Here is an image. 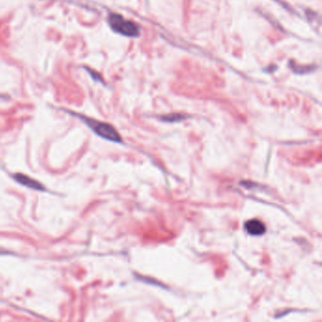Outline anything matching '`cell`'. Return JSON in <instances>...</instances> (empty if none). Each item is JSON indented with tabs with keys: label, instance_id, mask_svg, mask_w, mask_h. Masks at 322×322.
Listing matches in <instances>:
<instances>
[{
	"label": "cell",
	"instance_id": "277c9868",
	"mask_svg": "<svg viewBox=\"0 0 322 322\" xmlns=\"http://www.w3.org/2000/svg\"><path fill=\"white\" fill-rule=\"evenodd\" d=\"M245 230L246 232L251 234V235H262L266 232V226L265 224L260 221L259 219L253 218V219H250L245 223Z\"/></svg>",
	"mask_w": 322,
	"mask_h": 322
},
{
	"label": "cell",
	"instance_id": "3957f363",
	"mask_svg": "<svg viewBox=\"0 0 322 322\" xmlns=\"http://www.w3.org/2000/svg\"><path fill=\"white\" fill-rule=\"evenodd\" d=\"M13 178L19 184H21L25 187H28L30 189H32V190H35V191H40V192L47 191V188L45 187V185L42 182H40L39 180L33 179V178H31L30 176H28L26 174L16 173V174L13 175Z\"/></svg>",
	"mask_w": 322,
	"mask_h": 322
},
{
	"label": "cell",
	"instance_id": "5b68a950",
	"mask_svg": "<svg viewBox=\"0 0 322 322\" xmlns=\"http://www.w3.org/2000/svg\"><path fill=\"white\" fill-rule=\"evenodd\" d=\"M183 118H184V116H181V115H179V114H170V115H168V116H164V117H162L163 120L168 121V122L178 121V120H181V119H183Z\"/></svg>",
	"mask_w": 322,
	"mask_h": 322
},
{
	"label": "cell",
	"instance_id": "7a4b0ae2",
	"mask_svg": "<svg viewBox=\"0 0 322 322\" xmlns=\"http://www.w3.org/2000/svg\"><path fill=\"white\" fill-rule=\"evenodd\" d=\"M108 22L111 29L121 35L127 37H138L140 35L139 27L135 23L127 20L120 15L117 14L110 15V16L108 18Z\"/></svg>",
	"mask_w": 322,
	"mask_h": 322
},
{
	"label": "cell",
	"instance_id": "6da1fadb",
	"mask_svg": "<svg viewBox=\"0 0 322 322\" xmlns=\"http://www.w3.org/2000/svg\"><path fill=\"white\" fill-rule=\"evenodd\" d=\"M73 114L76 117H78L80 120H81L97 136L108 140V141L114 142V143L122 142V138H121L120 134L115 129V128H113L111 124L96 120L94 118H91V117L80 114V113H73Z\"/></svg>",
	"mask_w": 322,
	"mask_h": 322
},
{
	"label": "cell",
	"instance_id": "8992f818",
	"mask_svg": "<svg viewBox=\"0 0 322 322\" xmlns=\"http://www.w3.org/2000/svg\"><path fill=\"white\" fill-rule=\"evenodd\" d=\"M7 253H8V251H3V250L0 249V254H7Z\"/></svg>",
	"mask_w": 322,
	"mask_h": 322
}]
</instances>
